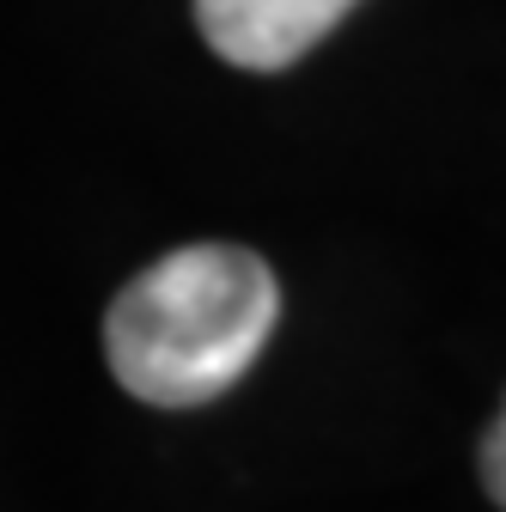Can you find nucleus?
<instances>
[{"label":"nucleus","instance_id":"1","mask_svg":"<svg viewBox=\"0 0 506 512\" xmlns=\"http://www.w3.org/2000/svg\"><path fill=\"white\" fill-rule=\"evenodd\" d=\"M281 287L244 244H183L104 311V354L129 397L196 409L226 397L275 336Z\"/></svg>","mask_w":506,"mask_h":512},{"label":"nucleus","instance_id":"2","mask_svg":"<svg viewBox=\"0 0 506 512\" xmlns=\"http://www.w3.org/2000/svg\"><path fill=\"white\" fill-rule=\"evenodd\" d=\"M360 0H196L208 49L244 74H281L318 49Z\"/></svg>","mask_w":506,"mask_h":512},{"label":"nucleus","instance_id":"3","mask_svg":"<svg viewBox=\"0 0 506 512\" xmlns=\"http://www.w3.org/2000/svg\"><path fill=\"white\" fill-rule=\"evenodd\" d=\"M482 488L494 494V506H506V409H500L494 433L482 439Z\"/></svg>","mask_w":506,"mask_h":512}]
</instances>
